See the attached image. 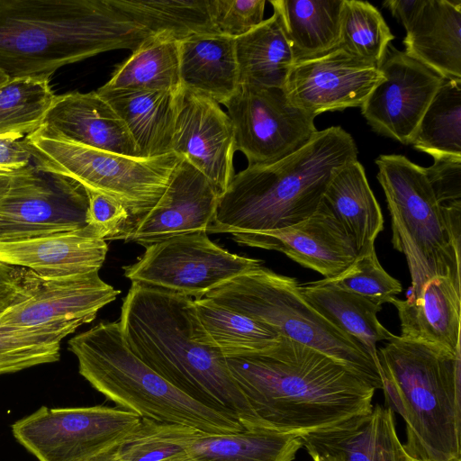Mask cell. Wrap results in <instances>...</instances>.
Segmentation results:
<instances>
[{
  "label": "cell",
  "mask_w": 461,
  "mask_h": 461,
  "mask_svg": "<svg viewBox=\"0 0 461 461\" xmlns=\"http://www.w3.org/2000/svg\"><path fill=\"white\" fill-rule=\"evenodd\" d=\"M394 36L370 3L343 0L339 40L335 50L379 68Z\"/></svg>",
  "instance_id": "39"
},
{
  "label": "cell",
  "mask_w": 461,
  "mask_h": 461,
  "mask_svg": "<svg viewBox=\"0 0 461 461\" xmlns=\"http://www.w3.org/2000/svg\"><path fill=\"white\" fill-rule=\"evenodd\" d=\"M384 461H402V442L395 433L391 434L386 440Z\"/></svg>",
  "instance_id": "47"
},
{
  "label": "cell",
  "mask_w": 461,
  "mask_h": 461,
  "mask_svg": "<svg viewBox=\"0 0 461 461\" xmlns=\"http://www.w3.org/2000/svg\"><path fill=\"white\" fill-rule=\"evenodd\" d=\"M379 69L381 79L360 107L361 113L375 132L408 145L445 78L393 48Z\"/></svg>",
  "instance_id": "15"
},
{
  "label": "cell",
  "mask_w": 461,
  "mask_h": 461,
  "mask_svg": "<svg viewBox=\"0 0 461 461\" xmlns=\"http://www.w3.org/2000/svg\"><path fill=\"white\" fill-rule=\"evenodd\" d=\"M260 265L262 260L230 253L206 231H197L151 244L138 261L122 268L132 283L197 300Z\"/></svg>",
  "instance_id": "11"
},
{
  "label": "cell",
  "mask_w": 461,
  "mask_h": 461,
  "mask_svg": "<svg viewBox=\"0 0 461 461\" xmlns=\"http://www.w3.org/2000/svg\"><path fill=\"white\" fill-rule=\"evenodd\" d=\"M375 163L391 216V241L411 275L406 298L417 297L432 278L461 281V203L441 205L423 167L405 156L384 154Z\"/></svg>",
  "instance_id": "7"
},
{
  "label": "cell",
  "mask_w": 461,
  "mask_h": 461,
  "mask_svg": "<svg viewBox=\"0 0 461 461\" xmlns=\"http://www.w3.org/2000/svg\"><path fill=\"white\" fill-rule=\"evenodd\" d=\"M80 375L108 400L140 418L180 424L203 434L246 429L233 416L185 394L127 347L119 321H102L68 340Z\"/></svg>",
  "instance_id": "6"
},
{
  "label": "cell",
  "mask_w": 461,
  "mask_h": 461,
  "mask_svg": "<svg viewBox=\"0 0 461 461\" xmlns=\"http://www.w3.org/2000/svg\"><path fill=\"white\" fill-rule=\"evenodd\" d=\"M86 191L88 197L87 224L105 241L124 240L131 220L128 210L105 194Z\"/></svg>",
  "instance_id": "42"
},
{
  "label": "cell",
  "mask_w": 461,
  "mask_h": 461,
  "mask_svg": "<svg viewBox=\"0 0 461 461\" xmlns=\"http://www.w3.org/2000/svg\"><path fill=\"white\" fill-rule=\"evenodd\" d=\"M175 461H196V460L193 459L190 456H185V457L175 460Z\"/></svg>",
  "instance_id": "51"
},
{
  "label": "cell",
  "mask_w": 461,
  "mask_h": 461,
  "mask_svg": "<svg viewBox=\"0 0 461 461\" xmlns=\"http://www.w3.org/2000/svg\"><path fill=\"white\" fill-rule=\"evenodd\" d=\"M55 97L50 78H9L0 86V136L24 138L37 131Z\"/></svg>",
  "instance_id": "38"
},
{
  "label": "cell",
  "mask_w": 461,
  "mask_h": 461,
  "mask_svg": "<svg viewBox=\"0 0 461 461\" xmlns=\"http://www.w3.org/2000/svg\"><path fill=\"white\" fill-rule=\"evenodd\" d=\"M8 79L9 77L2 70H0V86L8 81Z\"/></svg>",
  "instance_id": "49"
},
{
  "label": "cell",
  "mask_w": 461,
  "mask_h": 461,
  "mask_svg": "<svg viewBox=\"0 0 461 461\" xmlns=\"http://www.w3.org/2000/svg\"><path fill=\"white\" fill-rule=\"evenodd\" d=\"M24 140L39 167L66 176L86 190L122 203L131 215L125 238L158 203L182 159L175 152L134 158L101 150L71 141L42 125Z\"/></svg>",
  "instance_id": "9"
},
{
  "label": "cell",
  "mask_w": 461,
  "mask_h": 461,
  "mask_svg": "<svg viewBox=\"0 0 461 461\" xmlns=\"http://www.w3.org/2000/svg\"><path fill=\"white\" fill-rule=\"evenodd\" d=\"M357 153L353 137L331 126L279 160L248 166L220 196L207 233L269 231L304 221L320 206L335 174L357 160Z\"/></svg>",
  "instance_id": "4"
},
{
  "label": "cell",
  "mask_w": 461,
  "mask_h": 461,
  "mask_svg": "<svg viewBox=\"0 0 461 461\" xmlns=\"http://www.w3.org/2000/svg\"><path fill=\"white\" fill-rule=\"evenodd\" d=\"M393 412L376 404L368 413L302 436L303 447L313 461H384Z\"/></svg>",
  "instance_id": "27"
},
{
  "label": "cell",
  "mask_w": 461,
  "mask_h": 461,
  "mask_svg": "<svg viewBox=\"0 0 461 461\" xmlns=\"http://www.w3.org/2000/svg\"><path fill=\"white\" fill-rule=\"evenodd\" d=\"M32 161V151L24 138L0 136V174H14Z\"/></svg>",
  "instance_id": "44"
},
{
  "label": "cell",
  "mask_w": 461,
  "mask_h": 461,
  "mask_svg": "<svg viewBox=\"0 0 461 461\" xmlns=\"http://www.w3.org/2000/svg\"><path fill=\"white\" fill-rule=\"evenodd\" d=\"M130 350L192 399L258 429L226 357L203 329L194 299L132 283L119 320Z\"/></svg>",
  "instance_id": "2"
},
{
  "label": "cell",
  "mask_w": 461,
  "mask_h": 461,
  "mask_svg": "<svg viewBox=\"0 0 461 461\" xmlns=\"http://www.w3.org/2000/svg\"><path fill=\"white\" fill-rule=\"evenodd\" d=\"M81 325L63 321L32 328L0 326V375L58 361L62 339Z\"/></svg>",
  "instance_id": "36"
},
{
  "label": "cell",
  "mask_w": 461,
  "mask_h": 461,
  "mask_svg": "<svg viewBox=\"0 0 461 461\" xmlns=\"http://www.w3.org/2000/svg\"><path fill=\"white\" fill-rule=\"evenodd\" d=\"M410 144L432 158H461V79L445 78Z\"/></svg>",
  "instance_id": "34"
},
{
  "label": "cell",
  "mask_w": 461,
  "mask_h": 461,
  "mask_svg": "<svg viewBox=\"0 0 461 461\" xmlns=\"http://www.w3.org/2000/svg\"><path fill=\"white\" fill-rule=\"evenodd\" d=\"M13 174H0V201L8 190Z\"/></svg>",
  "instance_id": "48"
},
{
  "label": "cell",
  "mask_w": 461,
  "mask_h": 461,
  "mask_svg": "<svg viewBox=\"0 0 461 461\" xmlns=\"http://www.w3.org/2000/svg\"><path fill=\"white\" fill-rule=\"evenodd\" d=\"M291 45L294 64L338 45L343 0H271Z\"/></svg>",
  "instance_id": "28"
},
{
  "label": "cell",
  "mask_w": 461,
  "mask_h": 461,
  "mask_svg": "<svg viewBox=\"0 0 461 461\" xmlns=\"http://www.w3.org/2000/svg\"><path fill=\"white\" fill-rule=\"evenodd\" d=\"M198 320L225 357L260 350L278 337L267 325L209 298L194 300Z\"/></svg>",
  "instance_id": "35"
},
{
  "label": "cell",
  "mask_w": 461,
  "mask_h": 461,
  "mask_svg": "<svg viewBox=\"0 0 461 461\" xmlns=\"http://www.w3.org/2000/svg\"><path fill=\"white\" fill-rule=\"evenodd\" d=\"M316 282L363 296L381 306L396 297L402 289L401 283L381 266L375 249L357 255L355 260L336 276Z\"/></svg>",
  "instance_id": "40"
},
{
  "label": "cell",
  "mask_w": 461,
  "mask_h": 461,
  "mask_svg": "<svg viewBox=\"0 0 461 461\" xmlns=\"http://www.w3.org/2000/svg\"><path fill=\"white\" fill-rule=\"evenodd\" d=\"M381 77L379 68L333 50L295 63L284 88L295 106L316 117L324 112L361 107Z\"/></svg>",
  "instance_id": "17"
},
{
  "label": "cell",
  "mask_w": 461,
  "mask_h": 461,
  "mask_svg": "<svg viewBox=\"0 0 461 461\" xmlns=\"http://www.w3.org/2000/svg\"><path fill=\"white\" fill-rule=\"evenodd\" d=\"M235 51L240 85L285 87L294 59L276 13L235 39Z\"/></svg>",
  "instance_id": "30"
},
{
  "label": "cell",
  "mask_w": 461,
  "mask_h": 461,
  "mask_svg": "<svg viewBox=\"0 0 461 461\" xmlns=\"http://www.w3.org/2000/svg\"><path fill=\"white\" fill-rule=\"evenodd\" d=\"M231 235L239 245L284 253L324 278L340 274L357 257L344 228L322 201L310 217L290 227Z\"/></svg>",
  "instance_id": "18"
},
{
  "label": "cell",
  "mask_w": 461,
  "mask_h": 461,
  "mask_svg": "<svg viewBox=\"0 0 461 461\" xmlns=\"http://www.w3.org/2000/svg\"><path fill=\"white\" fill-rule=\"evenodd\" d=\"M180 90L107 89L101 86L96 93L122 120L140 158H155L173 152Z\"/></svg>",
  "instance_id": "23"
},
{
  "label": "cell",
  "mask_w": 461,
  "mask_h": 461,
  "mask_svg": "<svg viewBox=\"0 0 461 461\" xmlns=\"http://www.w3.org/2000/svg\"><path fill=\"white\" fill-rule=\"evenodd\" d=\"M96 461H102V460L99 458V459H98V460H96Z\"/></svg>",
  "instance_id": "52"
},
{
  "label": "cell",
  "mask_w": 461,
  "mask_h": 461,
  "mask_svg": "<svg viewBox=\"0 0 461 461\" xmlns=\"http://www.w3.org/2000/svg\"><path fill=\"white\" fill-rule=\"evenodd\" d=\"M140 420L119 407L41 406L15 421L12 432L39 461H96L127 438Z\"/></svg>",
  "instance_id": "10"
},
{
  "label": "cell",
  "mask_w": 461,
  "mask_h": 461,
  "mask_svg": "<svg viewBox=\"0 0 461 461\" xmlns=\"http://www.w3.org/2000/svg\"><path fill=\"white\" fill-rule=\"evenodd\" d=\"M108 246L96 230L85 228L16 241H0V262L41 276L64 277L98 272Z\"/></svg>",
  "instance_id": "20"
},
{
  "label": "cell",
  "mask_w": 461,
  "mask_h": 461,
  "mask_svg": "<svg viewBox=\"0 0 461 461\" xmlns=\"http://www.w3.org/2000/svg\"><path fill=\"white\" fill-rule=\"evenodd\" d=\"M265 0H207L211 22L217 33L237 39L264 21Z\"/></svg>",
  "instance_id": "41"
},
{
  "label": "cell",
  "mask_w": 461,
  "mask_h": 461,
  "mask_svg": "<svg viewBox=\"0 0 461 461\" xmlns=\"http://www.w3.org/2000/svg\"><path fill=\"white\" fill-rule=\"evenodd\" d=\"M389 303L397 310L401 338L461 353V281L432 278L417 297H393Z\"/></svg>",
  "instance_id": "22"
},
{
  "label": "cell",
  "mask_w": 461,
  "mask_h": 461,
  "mask_svg": "<svg viewBox=\"0 0 461 461\" xmlns=\"http://www.w3.org/2000/svg\"><path fill=\"white\" fill-rule=\"evenodd\" d=\"M87 210V194L79 183L32 161L13 174L0 201V241L85 228Z\"/></svg>",
  "instance_id": "12"
},
{
  "label": "cell",
  "mask_w": 461,
  "mask_h": 461,
  "mask_svg": "<svg viewBox=\"0 0 461 461\" xmlns=\"http://www.w3.org/2000/svg\"><path fill=\"white\" fill-rule=\"evenodd\" d=\"M377 358L385 406L405 422L404 453L461 461V353L394 336Z\"/></svg>",
  "instance_id": "5"
},
{
  "label": "cell",
  "mask_w": 461,
  "mask_h": 461,
  "mask_svg": "<svg viewBox=\"0 0 461 461\" xmlns=\"http://www.w3.org/2000/svg\"><path fill=\"white\" fill-rule=\"evenodd\" d=\"M149 36L109 0H0V70L9 78H50L105 51H133Z\"/></svg>",
  "instance_id": "3"
},
{
  "label": "cell",
  "mask_w": 461,
  "mask_h": 461,
  "mask_svg": "<svg viewBox=\"0 0 461 461\" xmlns=\"http://www.w3.org/2000/svg\"><path fill=\"white\" fill-rule=\"evenodd\" d=\"M226 360L258 429L301 438L374 407L372 385L321 351L284 336Z\"/></svg>",
  "instance_id": "1"
},
{
  "label": "cell",
  "mask_w": 461,
  "mask_h": 461,
  "mask_svg": "<svg viewBox=\"0 0 461 461\" xmlns=\"http://www.w3.org/2000/svg\"><path fill=\"white\" fill-rule=\"evenodd\" d=\"M425 0H387L383 3L407 31L420 12Z\"/></svg>",
  "instance_id": "46"
},
{
  "label": "cell",
  "mask_w": 461,
  "mask_h": 461,
  "mask_svg": "<svg viewBox=\"0 0 461 461\" xmlns=\"http://www.w3.org/2000/svg\"><path fill=\"white\" fill-rule=\"evenodd\" d=\"M127 18L151 35L164 34L177 41L192 35L217 33L207 0H109Z\"/></svg>",
  "instance_id": "33"
},
{
  "label": "cell",
  "mask_w": 461,
  "mask_h": 461,
  "mask_svg": "<svg viewBox=\"0 0 461 461\" xmlns=\"http://www.w3.org/2000/svg\"><path fill=\"white\" fill-rule=\"evenodd\" d=\"M223 105L232 124L235 150L245 155L248 166L279 160L318 131L315 117L295 106L282 87L240 84Z\"/></svg>",
  "instance_id": "13"
},
{
  "label": "cell",
  "mask_w": 461,
  "mask_h": 461,
  "mask_svg": "<svg viewBox=\"0 0 461 461\" xmlns=\"http://www.w3.org/2000/svg\"><path fill=\"white\" fill-rule=\"evenodd\" d=\"M430 167H423L433 193L443 206L461 203V158H433Z\"/></svg>",
  "instance_id": "43"
},
{
  "label": "cell",
  "mask_w": 461,
  "mask_h": 461,
  "mask_svg": "<svg viewBox=\"0 0 461 461\" xmlns=\"http://www.w3.org/2000/svg\"><path fill=\"white\" fill-rule=\"evenodd\" d=\"M204 298L257 320L280 336L321 351L375 390L382 389L375 360L306 301L296 278L260 265L225 281Z\"/></svg>",
  "instance_id": "8"
},
{
  "label": "cell",
  "mask_w": 461,
  "mask_h": 461,
  "mask_svg": "<svg viewBox=\"0 0 461 461\" xmlns=\"http://www.w3.org/2000/svg\"><path fill=\"white\" fill-rule=\"evenodd\" d=\"M179 71L184 88L224 104L240 86L235 39L203 33L179 41Z\"/></svg>",
  "instance_id": "25"
},
{
  "label": "cell",
  "mask_w": 461,
  "mask_h": 461,
  "mask_svg": "<svg viewBox=\"0 0 461 461\" xmlns=\"http://www.w3.org/2000/svg\"><path fill=\"white\" fill-rule=\"evenodd\" d=\"M172 151L201 172L219 196L234 176L230 117L212 99L184 87L177 97Z\"/></svg>",
  "instance_id": "16"
},
{
  "label": "cell",
  "mask_w": 461,
  "mask_h": 461,
  "mask_svg": "<svg viewBox=\"0 0 461 461\" xmlns=\"http://www.w3.org/2000/svg\"><path fill=\"white\" fill-rule=\"evenodd\" d=\"M403 44L407 55L444 78L461 79V0H425Z\"/></svg>",
  "instance_id": "24"
},
{
  "label": "cell",
  "mask_w": 461,
  "mask_h": 461,
  "mask_svg": "<svg viewBox=\"0 0 461 461\" xmlns=\"http://www.w3.org/2000/svg\"><path fill=\"white\" fill-rule=\"evenodd\" d=\"M197 429L141 418L137 427L102 461H175L188 456Z\"/></svg>",
  "instance_id": "37"
},
{
  "label": "cell",
  "mask_w": 461,
  "mask_h": 461,
  "mask_svg": "<svg viewBox=\"0 0 461 461\" xmlns=\"http://www.w3.org/2000/svg\"><path fill=\"white\" fill-rule=\"evenodd\" d=\"M300 437L261 429L201 434L188 450L196 461H293Z\"/></svg>",
  "instance_id": "31"
},
{
  "label": "cell",
  "mask_w": 461,
  "mask_h": 461,
  "mask_svg": "<svg viewBox=\"0 0 461 461\" xmlns=\"http://www.w3.org/2000/svg\"><path fill=\"white\" fill-rule=\"evenodd\" d=\"M103 87L180 90L183 86L179 71V41L164 34L149 36L117 67Z\"/></svg>",
  "instance_id": "32"
},
{
  "label": "cell",
  "mask_w": 461,
  "mask_h": 461,
  "mask_svg": "<svg viewBox=\"0 0 461 461\" xmlns=\"http://www.w3.org/2000/svg\"><path fill=\"white\" fill-rule=\"evenodd\" d=\"M322 203L340 222L357 255L375 249V239L384 230V217L358 160L335 174Z\"/></svg>",
  "instance_id": "26"
},
{
  "label": "cell",
  "mask_w": 461,
  "mask_h": 461,
  "mask_svg": "<svg viewBox=\"0 0 461 461\" xmlns=\"http://www.w3.org/2000/svg\"><path fill=\"white\" fill-rule=\"evenodd\" d=\"M402 461H417V460L412 459V458H411L410 456H408L404 453V451H403V449H402Z\"/></svg>",
  "instance_id": "50"
},
{
  "label": "cell",
  "mask_w": 461,
  "mask_h": 461,
  "mask_svg": "<svg viewBox=\"0 0 461 461\" xmlns=\"http://www.w3.org/2000/svg\"><path fill=\"white\" fill-rule=\"evenodd\" d=\"M42 126L90 148L140 158L124 122L96 91L56 95Z\"/></svg>",
  "instance_id": "21"
},
{
  "label": "cell",
  "mask_w": 461,
  "mask_h": 461,
  "mask_svg": "<svg viewBox=\"0 0 461 461\" xmlns=\"http://www.w3.org/2000/svg\"><path fill=\"white\" fill-rule=\"evenodd\" d=\"M120 293L103 281L98 272L45 277L22 267L19 293L0 311V326L32 328L63 321L83 325Z\"/></svg>",
  "instance_id": "14"
},
{
  "label": "cell",
  "mask_w": 461,
  "mask_h": 461,
  "mask_svg": "<svg viewBox=\"0 0 461 461\" xmlns=\"http://www.w3.org/2000/svg\"><path fill=\"white\" fill-rule=\"evenodd\" d=\"M22 267L0 262V309L8 306L17 296L20 289Z\"/></svg>",
  "instance_id": "45"
},
{
  "label": "cell",
  "mask_w": 461,
  "mask_h": 461,
  "mask_svg": "<svg viewBox=\"0 0 461 461\" xmlns=\"http://www.w3.org/2000/svg\"><path fill=\"white\" fill-rule=\"evenodd\" d=\"M3 310V309H0V311Z\"/></svg>",
  "instance_id": "53"
},
{
  "label": "cell",
  "mask_w": 461,
  "mask_h": 461,
  "mask_svg": "<svg viewBox=\"0 0 461 461\" xmlns=\"http://www.w3.org/2000/svg\"><path fill=\"white\" fill-rule=\"evenodd\" d=\"M306 301L330 323L353 338L378 364L376 343L391 340L392 332L377 319L382 306L363 296L318 284H300Z\"/></svg>",
  "instance_id": "29"
},
{
  "label": "cell",
  "mask_w": 461,
  "mask_h": 461,
  "mask_svg": "<svg viewBox=\"0 0 461 461\" xmlns=\"http://www.w3.org/2000/svg\"><path fill=\"white\" fill-rule=\"evenodd\" d=\"M219 198L207 178L181 159L162 196L134 224L124 240L146 248L172 237L207 232Z\"/></svg>",
  "instance_id": "19"
}]
</instances>
